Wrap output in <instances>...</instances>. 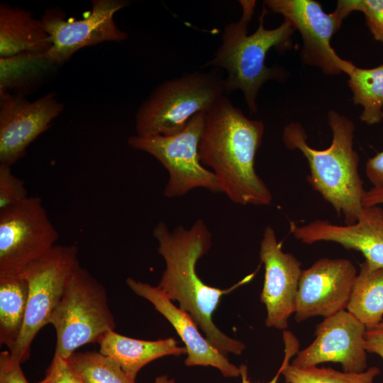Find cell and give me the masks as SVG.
<instances>
[{"instance_id": "10", "label": "cell", "mask_w": 383, "mask_h": 383, "mask_svg": "<svg viewBox=\"0 0 383 383\" xmlns=\"http://www.w3.org/2000/svg\"><path fill=\"white\" fill-rule=\"evenodd\" d=\"M123 0H94L84 18H66L57 7L48 9L40 19L51 42L44 57L53 65H62L79 50L108 41H122L128 35L116 26L114 14L127 6Z\"/></svg>"}, {"instance_id": "30", "label": "cell", "mask_w": 383, "mask_h": 383, "mask_svg": "<svg viewBox=\"0 0 383 383\" xmlns=\"http://www.w3.org/2000/svg\"><path fill=\"white\" fill-rule=\"evenodd\" d=\"M365 173L372 187H383V150L367 160Z\"/></svg>"}, {"instance_id": "22", "label": "cell", "mask_w": 383, "mask_h": 383, "mask_svg": "<svg viewBox=\"0 0 383 383\" xmlns=\"http://www.w3.org/2000/svg\"><path fill=\"white\" fill-rule=\"evenodd\" d=\"M28 296V284L23 276L0 277V344L9 350L21 333Z\"/></svg>"}, {"instance_id": "18", "label": "cell", "mask_w": 383, "mask_h": 383, "mask_svg": "<svg viewBox=\"0 0 383 383\" xmlns=\"http://www.w3.org/2000/svg\"><path fill=\"white\" fill-rule=\"evenodd\" d=\"M99 352L116 362L132 378L149 362L167 356L187 354L185 347L177 345L173 338L145 340L121 335L111 330L98 341Z\"/></svg>"}, {"instance_id": "21", "label": "cell", "mask_w": 383, "mask_h": 383, "mask_svg": "<svg viewBox=\"0 0 383 383\" xmlns=\"http://www.w3.org/2000/svg\"><path fill=\"white\" fill-rule=\"evenodd\" d=\"M346 310L366 328L383 320V269L360 265Z\"/></svg>"}, {"instance_id": "31", "label": "cell", "mask_w": 383, "mask_h": 383, "mask_svg": "<svg viewBox=\"0 0 383 383\" xmlns=\"http://www.w3.org/2000/svg\"><path fill=\"white\" fill-rule=\"evenodd\" d=\"M364 207L379 206L383 204V187H372L365 192L363 197Z\"/></svg>"}, {"instance_id": "19", "label": "cell", "mask_w": 383, "mask_h": 383, "mask_svg": "<svg viewBox=\"0 0 383 383\" xmlns=\"http://www.w3.org/2000/svg\"><path fill=\"white\" fill-rule=\"evenodd\" d=\"M51 48L40 20L24 9L0 5V57L22 53L45 55Z\"/></svg>"}, {"instance_id": "5", "label": "cell", "mask_w": 383, "mask_h": 383, "mask_svg": "<svg viewBox=\"0 0 383 383\" xmlns=\"http://www.w3.org/2000/svg\"><path fill=\"white\" fill-rule=\"evenodd\" d=\"M226 95L225 79L214 70L186 72L165 81L139 107L135 116L136 135L177 134L193 116L208 111Z\"/></svg>"}, {"instance_id": "7", "label": "cell", "mask_w": 383, "mask_h": 383, "mask_svg": "<svg viewBox=\"0 0 383 383\" xmlns=\"http://www.w3.org/2000/svg\"><path fill=\"white\" fill-rule=\"evenodd\" d=\"M206 111L193 116L187 126L172 135L142 137L133 135L128 145L156 158L166 169L169 177L164 189L167 198L182 196L196 188L222 192L213 172L202 166L199 145Z\"/></svg>"}, {"instance_id": "28", "label": "cell", "mask_w": 383, "mask_h": 383, "mask_svg": "<svg viewBox=\"0 0 383 383\" xmlns=\"http://www.w3.org/2000/svg\"><path fill=\"white\" fill-rule=\"evenodd\" d=\"M21 362L9 351L0 353V383H28L21 367Z\"/></svg>"}, {"instance_id": "27", "label": "cell", "mask_w": 383, "mask_h": 383, "mask_svg": "<svg viewBox=\"0 0 383 383\" xmlns=\"http://www.w3.org/2000/svg\"><path fill=\"white\" fill-rule=\"evenodd\" d=\"M38 383H85L68 360L54 354L43 379Z\"/></svg>"}, {"instance_id": "1", "label": "cell", "mask_w": 383, "mask_h": 383, "mask_svg": "<svg viewBox=\"0 0 383 383\" xmlns=\"http://www.w3.org/2000/svg\"><path fill=\"white\" fill-rule=\"evenodd\" d=\"M158 252L165 262V269L157 286L179 309L187 313L202 330L208 341L219 352L241 354L245 345L221 332L212 317L223 296L252 280V273L228 289L206 284L198 276L196 263L209 250L212 237L205 222L198 219L189 228L178 226L170 231L164 221L153 230Z\"/></svg>"}, {"instance_id": "12", "label": "cell", "mask_w": 383, "mask_h": 383, "mask_svg": "<svg viewBox=\"0 0 383 383\" xmlns=\"http://www.w3.org/2000/svg\"><path fill=\"white\" fill-rule=\"evenodd\" d=\"M357 272L345 258L323 257L303 270L296 297L294 319L331 316L346 310Z\"/></svg>"}, {"instance_id": "11", "label": "cell", "mask_w": 383, "mask_h": 383, "mask_svg": "<svg viewBox=\"0 0 383 383\" xmlns=\"http://www.w3.org/2000/svg\"><path fill=\"white\" fill-rule=\"evenodd\" d=\"M264 3L300 33L304 64L317 67L327 74H348L353 67L355 65L340 58L330 43L344 20L335 10L327 13L314 0H266Z\"/></svg>"}, {"instance_id": "14", "label": "cell", "mask_w": 383, "mask_h": 383, "mask_svg": "<svg viewBox=\"0 0 383 383\" xmlns=\"http://www.w3.org/2000/svg\"><path fill=\"white\" fill-rule=\"evenodd\" d=\"M0 96V164L11 167L49 128L64 105L53 92L31 102L20 95L2 92Z\"/></svg>"}, {"instance_id": "4", "label": "cell", "mask_w": 383, "mask_h": 383, "mask_svg": "<svg viewBox=\"0 0 383 383\" xmlns=\"http://www.w3.org/2000/svg\"><path fill=\"white\" fill-rule=\"evenodd\" d=\"M239 2L242 9L240 18L224 27L221 44L205 67L224 69L228 73L225 79L226 94L240 90L250 111L257 113L256 100L261 87L268 80L282 82L288 77L282 68L266 65L267 54L272 48L279 52L289 50L292 46V35L296 30L287 20L276 28H265L263 23L267 10L263 7L257 29L248 35L256 1Z\"/></svg>"}, {"instance_id": "13", "label": "cell", "mask_w": 383, "mask_h": 383, "mask_svg": "<svg viewBox=\"0 0 383 383\" xmlns=\"http://www.w3.org/2000/svg\"><path fill=\"white\" fill-rule=\"evenodd\" d=\"M366 328L347 310L324 318L316 327L314 340L299 350L291 364L306 368L335 362L341 365L343 372H364L367 369Z\"/></svg>"}, {"instance_id": "29", "label": "cell", "mask_w": 383, "mask_h": 383, "mask_svg": "<svg viewBox=\"0 0 383 383\" xmlns=\"http://www.w3.org/2000/svg\"><path fill=\"white\" fill-rule=\"evenodd\" d=\"M365 344L367 353H374L383 360V320L366 328Z\"/></svg>"}, {"instance_id": "6", "label": "cell", "mask_w": 383, "mask_h": 383, "mask_svg": "<svg viewBox=\"0 0 383 383\" xmlns=\"http://www.w3.org/2000/svg\"><path fill=\"white\" fill-rule=\"evenodd\" d=\"M49 323L56 331L55 354L66 360L116 327L105 287L80 265L70 277Z\"/></svg>"}, {"instance_id": "24", "label": "cell", "mask_w": 383, "mask_h": 383, "mask_svg": "<svg viewBox=\"0 0 383 383\" xmlns=\"http://www.w3.org/2000/svg\"><path fill=\"white\" fill-rule=\"evenodd\" d=\"M67 360L85 383H135L116 362L99 351L75 352Z\"/></svg>"}, {"instance_id": "2", "label": "cell", "mask_w": 383, "mask_h": 383, "mask_svg": "<svg viewBox=\"0 0 383 383\" xmlns=\"http://www.w3.org/2000/svg\"><path fill=\"white\" fill-rule=\"evenodd\" d=\"M265 131L226 95L206 113L199 145L201 164L212 169L221 192L233 203L267 206L272 194L255 171V155Z\"/></svg>"}, {"instance_id": "9", "label": "cell", "mask_w": 383, "mask_h": 383, "mask_svg": "<svg viewBox=\"0 0 383 383\" xmlns=\"http://www.w3.org/2000/svg\"><path fill=\"white\" fill-rule=\"evenodd\" d=\"M79 265L76 246L56 245L21 274L28 284L26 313L20 336L9 350L21 363L29 358L35 337L49 323L70 277Z\"/></svg>"}, {"instance_id": "20", "label": "cell", "mask_w": 383, "mask_h": 383, "mask_svg": "<svg viewBox=\"0 0 383 383\" xmlns=\"http://www.w3.org/2000/svg\"><path fill=\"white\" fill-rule=\"evenodd\" d=\"M282 336L284 357L281 367L286 383H373L380 373L374 366L360 373L340 372L329 367H296L290 363V360L299 351V342L289 331L284 330Z\"/></svg>"}, {"instance_id": "26", "label": "cell", "mask_w": 383, "mask_h": 383, "mask_svg": "<svg viewBox=\"0 0 383 383\" xmlns=\"http://www.w3.org/2000/svg\"><path fill=\"white\" fill-rule=\"evenodd\" d=\"M28 197L25 182L12 173L10 166L0 164V211Z\"/></svg>"}, {"instance_id": "8", "label": "cell", "mask_w": 383, "mask_h": 383, "mask_svg": "<svg viewBox=\"0 0 383 383\" xmlns=\"http://www.w3.org/2000/svg\"><path fill=\"white\" fill-rule=\"evenodd\" d=\"M58 237L38 196L0 211V277L23 274L56 245Z\"/></svg>"}, {"instance_id": "23", "label": "cell", "mask_w": 383, "mask_h": 383, "mask_svg": "<svg viewBox=\"0 0 383 383\" xmlns=\"http://www.w3.org/2000/svg\"><path fill=\"white\" fill-rule=\"evenodd\" d=\"M347 74L354 104L363 108L360 120L368 125L379 123L383 120V64L370 69L354 65Z\"/></svg>"}, {"instance_id": "33", "label": "cell", "mask_w": 383, "mask_h": 383, "mask_svg": "<svg viewBox=\"0 0 383 383\" xmlns=\"http://www.w3.org/2000/svg\"><path fill=\"white\" fill-rule=\"evenodd\" d=\"M153 383H174V379H170L167 375H160L156 377Z\"/></svg>"}, {"instance_id": "15", "label": "cell", "mask_w": 383, "mask_h": 383, "mask_svg": "<svg viewBox=\"0 0 383 383\" xmlns=\"http://www.w3.org/2000/svg\"><path fill=\"white\" fill-rule=\"evenodd\" d=\"M259 256L265 267L260 301L265 306V325L286 330L294 313L296 297L301 274V263L292 253L282 250L271 226H267L260 241Z\"/></svg>"}, {"instance_id": "3", "label": "cell", "mask_w": 383, "mask_h": 383, "mask_svg": "<svg viewBox=\"0 0 383 383\" xmlns=\"http://www.w3.org/2000/svg\"><path fill=\"white\" fill-rule=\"evenodd\" d=\"M332 131L331 145L314 149L307 143V135L299 123L287 125L282 140L290 150H299L308 161L311 187L329 203L345 224L355 223L363 211L364 189L359 170V155L353 148L354 123L334 110L328 113Z\"/></svg>"}, {"instance_id": "17", "label": "cell", "mask_w": 383, "mask_h": 383, "mask_svg": "<svg viewBox=\"0 0 383 383\" xmlns=\"http://www.w3.org/2000/svg\"><path fill=\"white\" fill-rule=\"evenodd\" d=\"M126 282L136 295L150 301L173 326L185 345L187 366H211L226 377L240 376L239 367L232 364L214 348L199 332L192 317L175 306L160 289L131 277L127 278Z\"/></svg>"}, {"instance_id": "32", "label": "cell", "mask_w": 383, "mask_h": 383, "mask_svg": "<svg viewBox=\"0 0 383 383\" xmlns=\"http://www.w3.org/2000/svg\"><path fill=\"white\" fill-rule=\"evenodd\" d=\"M240 369V376L242 379V383H255L252 382L249 378L248 376V367L245 364H241L239 366ZM282 374V367L280 366L279 370L276 373V374L274 376V377L267 382H257V383H277L279 376Z\"/></svg>"}, {"instance_id": "16", "label": "cell", "mask_w": 383, "mask_h": 383, "mask_svg": "<svg viewBox=\"0 0 383 383\" xmlns=\"http://www.w3.org/2000/svg\"><path fill=\"white\" fill-rule=\"evenodd\" d=\"M289 231L303 243L333 242L358 251L371 267L383 269V209L379 206L364 207L358 220L351 225L316 219L301 226L290 222Z\"/></svg>"}, {"instance_id": "25", "label": "cell", "mask_w": 383, "mask_h": 383, "mask_svg": "<svg viewBox=\"0 0 383 383\" xmlns=\"http://www.w3.org/2000/svg\"><path fill=\"white\" fill-rule=\"evenodd\" d=\"M335 11L344 19L352 11L362 12L374 38L383 44V0H339Z\"/></svg>"}]
</instances>
